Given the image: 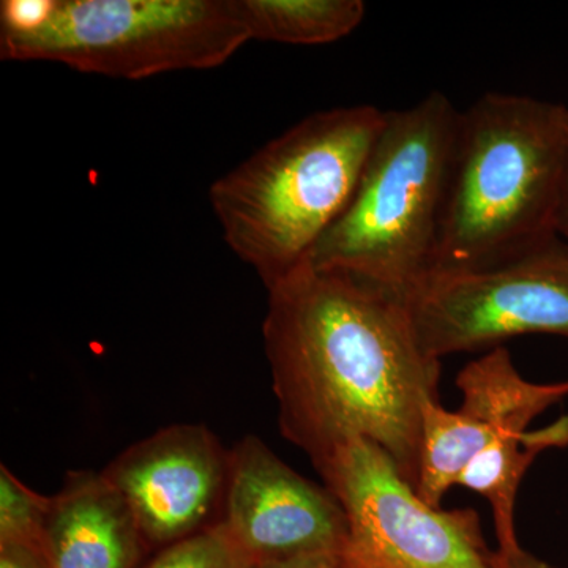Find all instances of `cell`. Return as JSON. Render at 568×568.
<instances>
[{"instance_id":"9c48e42d","label":"cell","mask_w":568,"mask_h":568,"mask_svg":"<svg viewBox=\"0 0 568 568\" xmlns=\"http://www.w3.org/2000/svg\"><path fill=\"white\" fill-rule=\"evenodd\" d=\"M230 454L203 425L166 426L126 448L103 476L132 508L145 544L166 548L219 523Z\"/></svg>"},{"instance_id":"5bb4252c","label":"cell","mask_w":568,"mask_h":568,"mask_svg":"<svg viewBox=\"0 0 568 568\" xmlns=\"http://www.w3.org/2000/svg\"><path fill=\"white\" fill-rule=\"evenodd\" d=\"M220 523L166 547L144 568H253Z\"/></svg>"},{"instance_id":"8992f818","label":"cell","mask_w":568,"mask_h":568,"mask_svg":"<svg viewBox=\"0 0 568 568\" xmlns=\"http://www.w3.org/2000/svg\"><path fill=\"white\" fill-rule=\"evenodd\" d=\"M315 467L345 511V568H497L477 511L426 504L372 440H349Z\"/></svg>"},{"instance_id":"2e32d148","label":"cell","mask_w":568,"mask_h":568,"mask_svg":"<svg viewBox=\"0 0 568 568\" xmlns=\"http://www.w3.org/2000/svg\"><path fill=\"white\" fill-rule=\"evenodd\" d=\"M0 568H47L43 556L31 549L0 547Z\"/></svg>"},{"instance_id":"4fadbf2b","label":"cell","mask_w":568,"mask_h":568,"mask_svg":"<svg viewBox=\"0 0 568 568\" xmlns=\"http://www.w3.org/2000/svg\"><path fill=\"white\" fill-rule=\"evenodd\" d=\"M50 500L22 484L9 467L0 466V547L31 549L43 556Z\"/></svg>"},{"instance_id":"7c38bea8","label":"cell","mask_w":568,"mask_h":568,"mask_svg":"<svg viewBox=\"0 0 568 568\" xmlns=\"http://www.w3.org/2000/svg\"><path fill=\"white\" fill-rule=\"evenodd\" d=\"M252 40L315 47L351 36L365 20L362 0H241Z\"/></svg>"},{"instance_id":"e0dca14e","label":"cell","mask_w":568,"mask_h":568,"mask_svg":"<svg viewBox=\"0 0 568 568\" xmlns=\"http://www.w3.org/2000/svg\"><path fill=\"white\" fill-rule=\"evenodd\" d=\"M495 562L497 568H556L537 559L521 547L507 552L495 551Z\"/></svg>"},{"instance_id":"6da1fadb","label":"cell","mask_w":568,"mask_h":568,"mask_svg":"<svg viewBox=\"0 0 568 568\" xmlns=\"http://www.w3.org/2000/svg\"><path fill=\"white\" fill-rule=\"evenodd\" d=\"M267 291L265 353L286 439L315 466L372 440L416 488L440 361L422 349L406 302L310 263Z\"/></svg>"},{"instance_id":"5b68a950","label":"cell","mask_w":568,"mask_h":568,"mask_svg":"<svg viewBox=\"0 0 568 568\" xmlns=\"http://www.w3.org/2000/svg\"><path fill=\"white\" fill-rule=\"evenodd\" d=\"M248 41L241 0H48L31 28L0 31V58L136 81L216 69Z\"/></svg>"},{"instance_id":"277c9868","label":"cell","mask_w":568,"mask_h":568,"mask_svg":"<svg viewBox=\"0 0 568 568\" xmlns=\"http://www.w3.org/2000/svg\"><path fill=\"white\" fill-rule=\"evenodd\" d=\"M459 114L443 92L387 111L353 200L310 264L407 302L432 274Z\"/></svg>"},{"instance_id":"8fae6325","label":"cell","mask_w":568,"mask_h":568,"mask_svg":"<svg viewBox=\"0 0 568 568\" xmlns=\"http://www.w3.org/2000/svg\"><path fill=\"white\" fill-rule=\"evenodd\" d=\"M568 446V416L536 432H514L485 447L458 478L459 487L488 500L495 519L497 552L518 548L515 507L519 485L538 455Z\"/></svg>"},{"instance_id":"52a82bcc","label":"cell","mask_w":568,"mask_h":568,"mask_svg":"<svg viewBox=\"0 0 568 568\" xmlns=\"http://www.w3.org/2000/svg\"><path fill=\"white\" fill-rule=\"evenodd\" d=\"M406 305L422 349L436 361L521 335L568 339V244L558 239L485 271L429 276Z\"/></svg>"},{"instance_id":"7a4b0ae2","label":"cell","mask_w":568,"mask_h":568,"mask_svg":"<svg viewBox=\"0 0 568 568\" xmlns=\"http://www.w3.org/2000/svg\"><path fill=\"white\" fill-rule=\"evenodd\" d=\"M566 108L488 92L462 111L429 276L485 271L560 239Z\"/></svg>"},{"instance_id":"30bf717a","label":"cell","mask_w":568,"mask_h":568,"mask_svg":"<svg viewBox=\"0 0 568 568\" xmlns=\"http://www.w3.org/2000/svg\"><path fill=\"white\" fill-rule=\"evenodd\" d=\"M145 547L132 508L103 473H71L51 497L47 568H136Z\"/></svg>"},{"instance_id":"ba28073f","label":"cell","mask_w":568,"mask_h":568,"mask_svg":"<svg viewBox=\"0 0 568 568\" xmlns=\"http://www.w3.org/2000/svg\"><path fill=\"white\" fill-rule=\"evenodd\" d=\"M219 523L253 566L345 555V511L331 489L295 473L260 437H244L230 454Z\"/></svg>"},{"instance_id":"ac0fdd59","label":"cell","mask_w":568,"mask_h":568,"mask_svg":"<svg viewBox=\"0 0 568 568\" xmlns=\"http://www.w3.org/2000/svg\"><path fill=\"white\" fill-rule=\"evenodd\" d=\"M253 568H345L343 560L338 558H301L282 560V562L261 564Z\"/></svg>"},{"instance_id":"3957f363","label":"cell","mask_w":568,"mask_h":568,"mask_svg":"<svg viewBox=\"0 0 568 568\" xmlns=\"http://www.w3.org/2000/svg\"><path fill=\"white\" fill-rule=\"evenodd\" d=\"M386 121L372 104L317 111L212 183L224 242L267 290L312 261L353 200Z\"/></svg>"},{"instance_id":"9a60e30c","label":"cell","mask_w":568,"mask_h":568,"mask_svg":"<svg viewBox=\"0 0 568 568\" xmlns=\"http://www.w3.org/2000/svg\"><path fill=\"white\" fill-rule=\"evenodd\" d=\"M558 234L568 244V108L564 114V163L558 205Z\"/></svg>"}]
</instances>
